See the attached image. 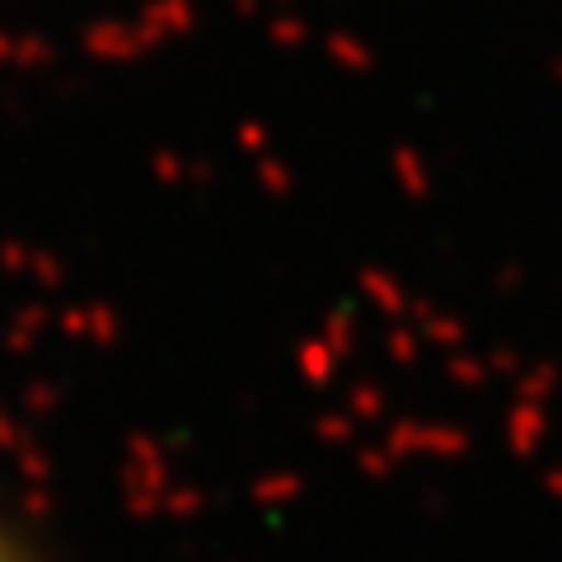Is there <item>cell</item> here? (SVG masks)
Listing matches in <instances>:
<instances>
[{
	"label": "cell",
	"mask_w": 562,
	"mask_h": 562,
	"mask_svg": "<svg viewBox=\"0 0 562 562\" xmlns=\"http://www.w3.org/2000/svg\"><path fill=\"white\" fill-rule=\"evenodd\" d=\"M0 562H33V558H29V549H24V543L5 530V525H0Z\"/></svg>",
	"instance_id": "cell-1"
}]
</instances>
